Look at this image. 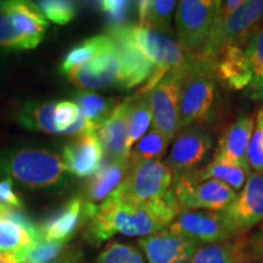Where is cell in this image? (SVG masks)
Instances as JSON below:
<instances>
[{"label":"cell","mask_w":263,"mask_h":263,"mask_svg":"<svg viewBox=\"0 0 263 263\" xmlns=\"http://www.w3.org/2000/svg\"><path fill=\"white\" fill-rule=\"evenodd\" d=\"M180 212L173 190L160 200L133 202L111 195L84 222V239L100 245L116 234L144 238L172 224Z\"/></svg>","instance_id":"cell-1"},{"label":"cell","mask_w":263,"mask_h":263,"mask_svg":"<svg viewBox=\"0 0 263 263\" xmlns=\"http://www.w3.org/2000/svg\"><path fill=\"white\" fill-rule=\"evenodd\" d=\"M218 101V80L215 61L189 54L179 100L178 130L192 124H205L215 114Z\"/></svg>","instance_id":"cell-2"},{"label":"cell","mask_w":263,"mask_h":263,"mask_svg":"<svg viewBox=\"0 0 263 263\" xmlns=\"http://www.w3.org/2000/svg\"><path fill=\"white\" fill-rule=\"evenodd\" d=\"M2 171L10 179L29 188L58 185L68 172L60 155L37 149L20 150L9 155L2 161Z\"/></svg>","instance_id":"cell-3"},{"label":"cell","mask_w":263,"mask_h":263,"mask_svg":"<svg viewBox=\"0 0 263 263\" xmlns=\"http://www.w3.org/2000/svg\"><path fill=\"white\" fill-rule=\"evenodd\" d=\"M129 32L134 44L155 65L153 74L139 89L140 93H149L168 72L183 67L188 60V52L168 35L139 25H129Z\"/></svg>","instance_id":"cell-4"},{"label":"cell","mask_w":263,"mask_h":263,"mask_svg":"<svg viewBox=\"0 0 263 263\" xmlns=\"http://www.w3.org/2000/svg\"><path fill=\"white\" fill-rule=\"evenodd\" d=\"M174 177L161 160H130L124 182L114 195L133 202H150L162 199L173 188Z\"/></svg>","instance_id":"cell-5"},{"label":"cell","mask_w":263,"mask_h":263,"mask_svg":"<svg viewBox=\"0 0 263 263\" xmlns=\"http://www.w3.org/2000/svg\"><path fill=\"white\" fill-rule=\"evenodd\" d=\"M262 18L263 0H245L234 14L219 25L213 26L205 45L195 54L215 60L219 52L230 45H245Z\"/></svg>","instance_id":"cell-6"},{"label":"cell","mask_w":263,"mask_h":263,"mask_svg":"<svg viewBox=\"0 0 263 263\" xmlns=\"http://www.w3.org/2000/svg\"><path fill=\"white\" fill-rule=\"evenodd\" d=\"M172 190L180 210L216 212H223L228 209L238 194L218 180L200 178L195 170L174 179Z\"/></svg>","instance_id":"cell-7"},{"label":"cell","mask_w":263,"mask_h":263,"mask_svg":"<svg viewBox=\"0 0 263 263\" xmlns=\"http://www.w3.org/2000/svg\"><path fill=\"white\" fill-rule=\"evenodd\" d=\"M48 22L37 4L22 2L17 8L0 15V47L33 49L41 44Z\"/></svg>","instance_id":"cell-8"},{"label":"cell","mask_w":263,"mask_h":263,"mask_svg":"<svg viewBox=\"0 0 263 263\" xmlns=\"http://www.w3.org/2000/svg\"><path fill=\"white\" fill-rule=\"evenodd\" d=\"M168 229L200 246L223 242L240 235L224 213L206 210H180Z\"/></svg>","instance_id":"cell-9"},{"label":"cell","mask_w":263,"mask_h":263,"mask_svg":"<svg viewBox=\"0 0 263 263\" xmlns=\"http://www.w3.org/2000/svg\"><path fill=\"white\" fill-rule=\"evenodd\" d=\"M216 0H182L177 4L176 31L178 43L188 54L201 50L211 34Z\"/></svg>","instance_id":"cell-10"},{"label":"cell","mask_w":263,"mask_h":263,"mask_svg":"<svg viewBox=\"0 0 263 263\" xmlns=\"http://www.w3.org/2000/svg\"><path fill=\"white\" fill-rule=\"evenodd\" d=\"M185 65L167 73L150 91L153 123L155 128L170 141L178 133L180 87Z\"/></svg>","instance_id":"cell-11"},{"label":"cell","mask_w":263,"mask_h":263,"mask_svg":"<svg viewBox=\"0 0 263 263\" xmlns=\"http://www.w3.org/2000/svg\"><path fill=\"white\" fill-rule=\"evenodd\" d=\"M212 149V137L203 124H192L178 130L171 147L167 166L174 179L197 168Z\"/></svg>","instance_id":"cell-12"},{"label":"cell","mask_w":263,"mask_h":263,"mask_svg":"<svg viewBox=\"0 0 263 263\" xmlns=\"http://www.w3.org/2000/svg\"><path fill=\"white\" fill-rule=\"evenodd\" d=\"M107 35L114 41L120 59L118 84L124 89H132L149 80L155 65L134 44L129 25L110 28Z\"/></svg>","instance_id":"cell-13"},{"label":"cell","mask_w":263,"mask_h":263,"mask_svg":"<svg viewBox=\"0 0 263 263\" xmlns=\"http://www.w3.org/2000/svg\"><path fill=\"white\" fill-rule=\"evenodd\" d=\"M238 234L263 221V173L251 172L244 188L223 211Z\"/></svg>","instance_id":"cell-14"},{"label":"cell","mask_w":263,"mask_h":263,"mask_svg":"<svg viewBox=\"0 0 263 263\" xmlns=\"http://www.w3.org/2000/svg\"><path fill=\"white\" fill-rule=\"evenodd\" d=\"M65 74L72 84L81 89H104L115 83L118 84L120 59L116 47L99 52Z\"/></svg>","instance_id":"cell-15"},{"label":"cell","mask_w":263,"mask_h":263,"mask_svg":"<svg viewBox=\"0 0 263 263\" xmlns=\"http://www.w3.org/2000/svg\"><path fill=\"white\" fill-rule=\"evenodd\" d=\"M138 245L149 263H188L200 248L193 240L168 228L140 238Z\"/></svg>","instance_id":"cell-16"},{"label":"cell","mask_w":263,"mask_h":263,"mask_svg":"<svg viewBox=\"0 0 263 263\" xmlns=\"http://www.w3.org/2000/svg\"><path fill=\"white\" fill-rule=\"evenodd\" d=\"M62 159L68 172L85 178L94 176L103 166L104 149L97 132L78 134L64 147Z\"/></svg>","instance_id":"cell-17"},{"label":"cell","mask_w":263,"mask_h":263,"mask_svg":"<svg viewBox=\"0 0 263 263\" xmlns=\"http://www.w3.org/2000/svg\"><path fill=\"white\" fill-rule=\"evenodd\" d=\"M254 129V117H239L234 122L230 123L226 130H223L213 157L222 162L250 168L248 163V149Z\"/></svg>","instance_id":"cell-18"},{"label":"cell","mask_w":263,"mask_h":263,"mask_svg":"<svg viewBox=\"0 0 263 263\" xmlns=\"http://www.w3.org/2000/svg\"><path fill=\"white\" fill-rule=\"evenodd\" d=\"M213 61L218 82L234 90L250 87L252 74L244 45H230L219 52Z\"/></svg>","instance_id":"cell-19"},{"label":"cell","mask_w":263,"mask_h":263,"mask_svg":"<svg viewBox=\"0 0 263 263\" xmlns=\"http://www.w3.org/2000/svg\"><path fill=\"white\" fill-rule=\"evenodd\" d=\"M97 134L107 161L127 159L130 151L127 147L128 122L126 99L117 105L111 116L98 128Z\"/></svg>","instance_id":"cell-20"},{"label":"cell","mask_w":263,"mask_h":263,"mask_svg":"<svg viewBox=\"0 0 263 263\" xmlns=\"http://www.w3.org/2000/svg\"><path fill=\"white\" fill-rule=\"evenodd\" d=\"M129 166L130 156L122 160L107 161L88 182L84 201L98 206L107 200L124 182Z\"/></svg>","instance_id":"cell-21"},{"label":"cell","mask_w":263,"mask_h":263,"mask_svg":"<svg viewBox=\"0 0 263 263\" xmlns=\"http://www.w3.org/2000/svg\"><path fill=\"white\" fill-rule=\"evenodd\" d=\"M83 222L84 200L83 197H74L38 227L39 234L42 240L47 241L67 242Z\"/></svg>","instance_id":"cell-22"},{"label":"cell","mask_w":263,"mask_h":263,"mask_svg":"<svg viewBox=\"0 0 263 263\" xmlns=\"http://www.w3.org/2000/svg\"><path fill=\"white\" fill-rule=\"evenodd\" d=\"M21 215L17 218L0 217V254H9L34 246L42 240L37 226Z\"/></svg>","instance_id":"cell-23"},{"label":"cell","mask_w":263,"mask_h":263,"mask_svg":"<svg viewBox=\"0 0 263 263\" xmlns=\"http://www.w3.org/2000/svg\"><path fill=\"white\" fill-rule=\"evenodd\" d=\"M254 261L249 240L241 236L217 244L202 245L188 263H250Z\"/></svg>","instance_id":"cell-24"},{"label":"cell","mask_w":263,"mask_h":263,"mask_svg":"<svg viewBox=\"0 0 263 263\" xmlns=\"http://www.w3.org/2000/svg\"><path fill=\"white\" fill-rule=\"evenodd\" d=\"M178 3L174 0H143L137 3L139 26L172 38V16Z\"/></svg>","instance_id":"cell-25"},{"label":"cell","mask_w":263,"mask_h":263,"mask_svg":"<svg viewBox=\"0 0 263 263\" xmlns=\"http://www.w3.org/2000/svg\"><path fill=\"white\" fill-rule=\"evenodd\" d=\"M127 103V122H128V139L127 147L132 146L140 138L147 133L150 124L153 123V110H151V99L149 93H140L126 99Z\"/></svg>","instance_id":"cell-26"},{"label":"cell","mask_w":263,"mask_h":263,"mask_svg":"<svg viewBox=\"0 0 263 263\" xmlns=\"http://www.w3.org/2000/svg\"><path fill=\"white\" fill-rule=\"evenodd\" d=\"M195 171L200 178L218 180V182L234 189L235 192L244 188L250 173L252 172L251 168L222 162V161L217 160L215 157L206 166L201 167V168H196Z\"/></svg>","instance_id":"cell-27"},{"label":"cell","mask_w":263,"mask_h":263,"mask_svg":"<svg viewBox=\"0 0 263 263\" xmlns=\"http://www.w3.org/2000/svg\"><path fill=\"white\" fill-rule=\"evenodd\" d=\"M115 43L112 39L108 37L107 34L97 35V37H91L87 41L82 42L81 44L76 45V47L67 52L64 61H62L60 70L62 73H67L68 71L84 64L99 52H103L108 49L114 48Z\"/></svg>","instance_id":"cell-28"},{"label":"cell","mask_w":263,"mask_h":263,"mask_svg":"<svg viewBox=\"0 0 263 263\" xmlns=\"http://www.w3.org/2000/svg\"><path fill=\"white\" fill-rule=\"evenodd\" d=\"M76 104L81 107L85 116L95 127L99 128L103 124L115 108L117 107V101L115 99H106L93 91H81L76 95Z\"/></svg>","instance_id":"cell-29"},{"label":"cell","mask_w":263,"mask_h":263,"mask_svg":"<svg viewBox=\"0 0 263 263\" xmlns=\"http://www.w3.org/2000/svg\"><path fill=\"white\" fill-rule=\"evenodd\" d=\"M244 48L252 74L251 84L248 88L250 94L263 88V26L255 28Z\"/></svg>","instance_id":"cell-30"},{"label":"cell","mask_w":263,"mask_h":263,"mask_svg":"<svg viewBox=\"0 0 263 263\" xmlns=\"http://www.w3.org/2000/svg\"><path fill=\"white\" fill-rule=\"evenodd\" d=\"M171 141L159 130L151 127L150 130L140 138L136 146L130 150V160H161L167 151Z\"/></svg>","instance_id":"cell-31"},{"label":"cell","mask_w":263,"mask_h":263,"mask_svg":"<svg viewBox=\"0 0 263 263\" xmlns=\"http://www.w3.org/2000/svg\"><path fill=\"white\" fill-rule=\"evenodd\" d=\"M97 263H145V261L138 249L112 240L100 252Z\"/></svg>","instance_id":"cell-32"},{"label":"cell","mask_w":263,"mask_h":263,"mask_svg":"<svg viewBox=\"0 0 263 263\" xmlns=\"http://www.w3.org/2000/svg\"><path fill=\"white\" fill-rule=\"evenodd\" d=\"M39 11L45 18L57 25H66L74 17L76 5L65 0H44L37 3Z\"/></svg>","instance_id":"cell-33"},{"label":"cell","mask_w":263,"mask_h":263,"mask_svg":"<svg viewBox=\"0 0 263 263\" xmlns=\"http://www.w3.org/2000/svg\"><path fill=\"white\" fill-rule=\"evenodd\" d=\"M67 242L39 240L28 251L24 263H52L65 251Z\"/></svg>","instance_id":"cell-34"},{"label":"cell","mask_w":263,"mask_h":263,"mask_svg":"<svg viewBox=\"0 0 263 263\" xmlns=\"http://www.w3.org/2000/svg\"><path fill=\"white\" fill-rule=\"evenodd\" d=\"M99 4L104 14L106 15L111 28L128 25L127 18L129 17L133 6H136V3L124 2V0H104Z\"/></svg>","instance_id":"cell-35"},{"label":"cell","mask_w":263,"mask_h":263,"mask_svg":"<svg viewBox=\"0 0 263 263\" xmlns=\"http://www.w3.org/2000/svg\"><path fill=\"white\" fill-rule=\"evenodd\" d=\"M248 163L251 171L263 173V122L256 118L255 129L248 149Z\"/></svg>","instance_id":"cell-36"},{"label":"cell","mask_w":263,"mask_h":263,"mask_svg":"<svg viewBox=\"0 0 263 263\" xmlns=\"http://www.w3.org/2000/svg\"><path fill=\"white\" fill-rule=\"evenodd\" d=\"M245 3V0H216L215 18H213V26L219 25L234 14L240 6ZM212 26V27H213Z\"/></svg>","instance_id":"cell-37"},{"label":"cell","mask_w":263,"mask_h":263,"mask_svg":"<svg viewBox=\"0 0 263 263\" xmlns=\"http://www.w3.org/2000/svg\"><path fill=\"white\" fill-rule=\"evenodd\" d=\"M0 203L14 210L22 209L21 199L12 189V182L10 178L0 182Z\"/></svg>","instance_id":"cell-38"},{"label":"cell","mask_w":263,"mask_h":263,"mask_svg":"<svg viewBox=\"0 0 263 263\" xmlns=\"http://www.w3.org/2000/svg\"><path fill=\"white\" fill-rule=\"evenodd\" d=\"M249 246L254 261L263 263V227L249 239Z\"/></svg>","instance_id":"cell-39"},{"label":"cell","mask_w":263,"mask_h":263,"mask_svg":"<svg viewBox=\"0 0 263 263\" xmlns=\"http://www.w3.org/2000/svg\"><path fill=\"white\" fill-rule=\"evenodd\" d=\"M83 252L78 248H66L65 251L52 263H84Z\"/></svg>","instance_id":"cell-40"},{"label":"cell","mask_w":263,"mask_h":263,"mask_svg":"<svg viewBox=\"0 0 263 263\" xmlns=\"http://www.w3.org/2000/svg\"><path fill=\"white\" fill-rule=\"evenodd\" d=\"M21 0H0V15L12 11L15 8L21 4Z\"/></svg>","instance_id":"cell-41"},{"label":"cell","mask_w":263,"mask_h":263,"mask_svg":"<svg viewBox=\"0 0 263 263\" xmlns=\"http://www.w3.org/2000/svg\"><path fill=\"white\" fill-rule=\"evenodd\" d=\"M15 211L16 210L10 209V207L0 203V217H11L15 213Z\"/></svg>","instance_id":"cell-42"},{"label":"cell","mask_w":263,"mask_h":263,"mask_svg":"<svg viewBox=\"0 0 263 263\" xmlns=\"http://www.w3.org/2000/svg\"><path fill=\"white\" fill-rule=\"evenodd\" d=\"M249 97L255 101H263V88L254 91V93H250Z\"/></svg>","instance_id":"cell-43"},{"label":"cell","mask_w":263,"mask_h":263,"mask_svg":"<svg viewBox=\"0 0 263 263\" xmlns=\"http://www.w3.org/2000/svg\"><path fill=\"white\" fill-rule=\"evenodd\" d=\"M0 263H11L10 261H8V259L5 258V256L3 254H0Z\"/></svg>","instance_id":"cell-44"},{"label":"cell","mask_w":263,"mask_h":263,"mask_svg":"<svg viewBox=\"0 0 263 263\" xmlns=\"http://www.w3.org/2000/svg\"><path fill=\"white\" fill-rule=\"evenodd\" d=\"M84 263H88V262H87V261H85V262H84Z\"/></svg>","instance_id":"cell-45"}]
</instances>
